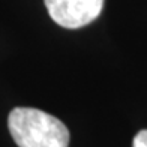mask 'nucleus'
Instances as JSON below:
<instances>
[{"instance_id": "nucleus-2", "label": "nucleus", "mask_w": 147, "mask_h": 147, "mask_svg": "<svg viewBox=\"0 0 147 147\" xmlns=\"http://www.w3.org/2000/svg\"><path fill=\"white\" fill-rule=\"evenodd\" d=\"M51 20L65 29H80L99 17L104 0H44Z\"/></svg>"}, {"instance_id": "nucleus-1", "label": "nucleus", "mask_w": 147, "mask_h": 147, "mask_svg": "<svg viewBox=\"0 0 147 147\" xmlns=\"http://www.w3.org/2000/svg\"><path fill=\"white\" fill-rule=\"evenodd\" d=\"M8 128L18 147H68L69 131L62 120L45 111L17 107L9 113Z\"/></svg>"}, {"instance_id": "nucleus-3", "label": "nucleus", "mask_w": 147, "mask_h": 147, "mask_svg": "<svg viewBox=\"0 0 147 147\" xmlns=\"http://www.w3.org/2000/svg\"><path fill=\"white\" fill-rule=\"evenodd\" d=\"M132 147H147V129L140 131L135 137H134Z\"/></svg>"}]
</instances>
